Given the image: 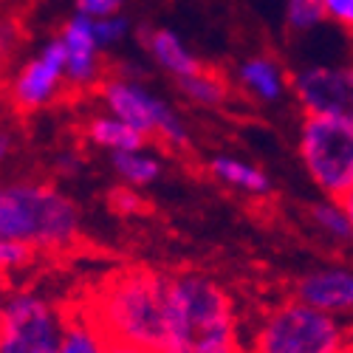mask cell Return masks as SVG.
Segmentation results:
<instances>
[{
    "label": "cell",
    "instance_id": "6da1fadb",
    "mask_svg": "<svg viewBox=\"0 0 353 353\" xmlns=\"http://www.w3.org/2000/svg\"><path fill=\"white\" fill-rule=\"evenodd\" d=\"M170 272L153 266H122L102 274L77 300L91 314L110 342L161 353L167 336Z\"/></svg>",
    "mask_w": 353,
    "mask_h": 353
},
{
    "label": "cell",
    "instance_id": "7a4b0ae2",
    "mask_svg": "<svg viewBox=\"0 0 353 353\" xmlns=\"http://www.w3.org/2000/svg\"><path fill=\"white\" fill-rule=\"evenodd\" d=\"M161 353H249L229 288L203 272H170Z\"/></svg>",
    "mask_w": 353,
    "mask_h": 353
},
{
    "label": "cell",
    "instance_id": "3957f363",
    "mask_svg": "<svg viewBox=\"0 0 353 353\" xmlns=\"http://www.w3.org/2000/svg\"><path fill=\"white\" fill-rule=\"evenodd\" d=\"M79 210L51 184L0 187V238L34 252H60L79 241Z\"/></svg>",
    "mask_w": 353,
    "mask_h": 353
},
{
    "label": "cell",
    "instance_id": "277c9868",
    "mask_svg": "<svg viewBox=\"0 0 353 353\" xmlns=\"http://www.w3.org/2000/svg\"><path fill=\"white\" fill-rule=\"evenodd\" d=\"M249 353H350V331L339 316L288 297L257 316Z\"/></svg>",
    "mask_w": 353,
    "mask_h": 353
},
{
    "label": "cell",
    "instance_id": "5b68a950",
    "mask_svg": "<svg viewBox=\"0 0 353 353\" xmlns=\"http://www.w3.org/2000/svg\"><path fill=\"white\" fill-rule=\"evenodd\" d=\"M68 305L32 285H12L0 319V353H57Z\"/></svg>",
    "mask_w": 353,
    "mask_h": 353
},
{
    "label": "cell",
    "instance_id": "8992f818",
    "mask_svg": "<svg viewBox=\"0 0 353 353\" xmlns=\"http://www.w3.org/2000/svg\"><path fill=\"white\" fill-rule=\"evenodd\" d=\"M300 156L311 181L325 198H342L353 187V122L305 116L300 128Z\"/></svg>",
    "mask_w": 353,
    "mask_h": 353
},
{
    "label": "cell",
    "instance_id": "52a82bcc",
    "mask_svg": "<svg viewBox=\"0 0 353 353\" xmlns=\"http://www.w3.org/2000/svg\"><path fill=\"white\" fill-rule=\"evenodd\" d=\"M99 91L108 110L125 119L128 125H133L147 139L159 136L164 144L175 147V150H190V133L181 125V119L161 99L147 94L141 85L119 77V79H102Z\"/></svg>",
    "mask_w": 353,
    "mask_h": 353
},
{
    "label": "cell",
    "instance_id": "ba28073f",
    "mask_svg": "<svg viewBox=\"0 0 353 353\" xmlns=\"http://www.w3.org/2000/svg\"><path fill=\"white\" fill-rule=\"evenodd\" d=\"M291 91L308 116L353 122V65H311L291 77Z\"/></svg>",
    "mask_w": 353,
    "mask_h": 353
},
{
    "label": "cell",
    "instance_id": "9c48e42d",
    "mask_svg": "<svg viewBox=\"0 0 353 353\" xmlns=\"http://www.w3.org/2000/svg\"><path fill=\"white\" fill-rule=\"evenodd\" d=\"M65 65H68V57H65V46L63 40H51L32 63H28L14 85H12V102L20 110H37L43 105H48L60 88L65 82Z\"/></svg>",
    "mask_w": 353,
    "mask_h": 353
},
{
    "label": "cell",
    "instance_id": "30bf717a",
    "mask_svg": "<svg viewBox=\"0 0 353 353\" xmlns=\"http://www.w3.org/2000/svg\"><path fill=\"white\" fill-rule=\"evenodd\" d=\"M291 297L331 316H353V266H319L300 274Z\"/></svg>",
    "mask_w": 353,
    "mask_h": 353
},
{
    "label": "cell",
    "instance_id": "8fae6325",
    "mask_svg": "<svg viewBox=\"0 0 353 353\" xmlns=\"http://www.w3.org/2000/svg\"><path fill=\"white\" fill-rule=\"evenodd\" d=\"M63 46H65V82L77 88L97 85L102 79V63H99V40L94 32V17L77 14L63 28Z\"/></svg>",
    "mask_w": 353,
    "mask_h": 353
},
{
    "label": "cell",
    "instance_id": "7c38bea8",
    "mask_svg": "<svg viewBox=\"0 0 353 353\" xmlns=\"http://www.w3.org/2000/svg\"><path fill=\"white\" fill-rule=\"evenodd\" d=\"M110 336L99 328V322L88 314L79 303L68 305V319L63 342L57 353H110Z\"/></svg>",
    "mask_w": 353,
    "mask_h": 353
},
{
    "label": "cell",
    "instance_id": "4fadbf2b",
    "mask_svg": "<svg viewBox=\"0 0 353 353\" xmlns=\"http://www.w3.org/2000/svg\"><path fill=\"white\" fill-rule=\"evenodd\" d=\"M147 48H150V54L156 57V63L161 68H167L175 79H184V77L203 71V65L195 60V54H190L187 46L172 32H167V28H153V32H147Z\"/></svg>",
    "mask_w": 353,
    "mask_h": 353
},
{
    "label": "cell",
    "instance_id": "5bb4252c",
    "mask_svg": "<svg viewBox=\"0 0 353 353\" xmlns=\"http://www.w3.org/2000/svg\"><path fill=\"white\" fill-rule=\"evenodd\" d=\"M212 175L218 181L234 187V190H241V192H249V195H269L272 192V181H269V175L241 161V159H229V156H218L212 159L210 164Z\"/></svg>",
    "mask_w": 353,
    "mask_h": 353
},
{
    "label": "cell",
    "instance_id": "9a60e30c",
    "mask_svg": "<svg viewBox=\"0 0 353 353\" xmlns=\"http://www.w3.org/2000/svg\"><path fill=\"white\" fill-rule=\"evenodd\" d=\"M241 82L246 85V91H252L263 102H277L285 94V77L277 68V63L266 60V57H252L241 68Z\"/></svg>",
    "mask_w": 353,
    "mask_h": 353
},
{
    "label": "cell",
    "instance_id": "2e32d148",
    "mask_svg": "<svg viewBox=\"0 0 353 353\" xmlns=\"http://www.w3.org/2000/svg\"><path fill=\"white\" fill-rule=\"evenodd\" d=\"M88 139L99 147H108L110 153L119 150H141L147 136L139 133L133 125H128L119 116H97L88 125Z\"/></svg>",
    "mask_w": 353,
    "mask_h": 353
},
{
    "label": "cell",
    "instance_id": "e0dca14e",
    "mask_svg": "<svg viewBox=\"0 0 353 353\" xmlns=\"http://www.w3.org/2000/svg\"><path fill=\"white\" fill-rule=\"evenodd\" d=\"M311 223L325 234V238L336 241V243H353V226L350 218L342 207V201L336 198H325V201H316L311 207Z\"/></svg>",
    "mask_w": 353,
    "mask_h": 353
},
{
    "label": "cell",
    "instance_id": "ac0fdd59",
    "mask_svg": "<svg viewBox=\"0 0 353 353\" xmlns=\"http://www.w3.org/2000/svg\"><path fill=\"white\" fill-rule=\"evenodd\" d=\"M110 164L133 187L153 184L159 179V172H161L159 159H153L150 153H144V150H119V153H110Z\"/></svg>",
    "mask_w": 353,
    "mask_h": 353
},
{
    "label": "cell",
    "instance_id": "d6986e66",
    "mask_svg": "<svg viewBox=\"0 0 353 353\" xmlns=\"http://www.w3.org/2000/svg\"><path fill=\"white\" fill-rule=\"evenodd\" d=\"M179 85H181V91L190 99H195L201 105H223V99L229 97L226 82L215 71H210V68H203V71H198L192 77L179 79Z\"/></svg>",
    "mask_w": 353,
    "mask_h": 353
},
{
    "label": "cell",
    "instance_id": "ffe728a7",
    "mask_svg": "<svg viewBox=\"0 0 353 353\" xmlns=\"http://www.w3.org/2000/svg\"><path fill=\"white\" fill-rule=\"evenodd\" d=\"M285 14H288V26L297 28V32H308V28L325 20L319 0H285Z\"/></svg>",
    "mask_w": 353,
    "mask_h": 353
},
{
    "label": "cell",
    "instance_id": "44dd1931",
    "mask_svg": "<svg viewBox=\"0 0 353 353\" xmlns=\"http://www.w3.org/2000/svg\"><path fill=\"white\" fill-rule=\"evenodd\" d=\"M34 257H37L34 249L0 238V274H3V277H9L12 272H20L26 266H32Z\"/></svg>",
    "mask_w": 353,
    "mask_h": 353
},
{
    "label": "cell",
    "instance_id": "7402d4cb",
    "mask_svg": "<svg viewBox=\"0 0 353 353\" xmlns=\"http://www.w3.org/2000/svg\"><path fill=\"white\" fill-rule=\"evenodd\" d=\"M94 32H97L99 46L108 48V46L119 43V40L128 34V20H125V17H116V14L99 17V20H94Z\"/></svg>",
    "mask_w": 353,
    "mask_h": 353
},
{
    "label": "cell",
    "instance_id": "603a6c76",
    "mask_svg": "<svg viewBox=\"0 0 353 353\" xmlns=\"http://www.w3.org/2000/svg\"><path fill=\"white\" fill-rule=\"evenodd\" d=\"M110 207L122 215H139V212H144V201L130 187H116L110 192Z\"/></svg>",
    "mask_w": 353,
    "mask_h": 353
},
{
    "label": "cell",
    "instance_id": "cb8c5ba5",
    "mask_svg": "<svg viewBox=\"0 0 353 353\" xmlns=\"http://www.w3.org/2000/svg\"><path fill=\"white\" fill-rule=\"evenodd\" d=\"M319 3H322V12H325L328 20L353 32V0H319Z\"/></svg>",
    "mask_w": 353,
    "mask_h": 353
},
{
    "label": "cell",
    "instance_id": "d4e9b609",
    "mask_svg": "<svg viewBox=\"0 0 353 353\" xmlns=\"http://www.w3.org/2000/svg\"><path fill=\"white\" fill-rule=\"evenodd\" d=\"M77 6H79V14L99 20V17L116 14V9L122 6V0H77Z\"/></svg>",
    "mask_w": 353,
    "mask_h": 353
},
{
    "label": "cell",
    "instance_id": "484cf974",
    "mask_svg": "<svg viewBox=\"0 0 353 353\" xmlns=\"http://www.w3.org/2000/svg\"><path fill=\"white\" fill-rule=\"evenodd\" d=\"M14 46H17V26L3 20L0 23V60H6V57L14 51Z\"/></svg>",
    "mask_w": 353,
    "mask_h": 353
},
{
    "label": "cell",
    "instance_id": "4316f807",
    "mask_svg": "<svg viewBox=\"0 0 353 353\" xmlns=\"http://www.w3.org/2000/svg\"><path fill=\"white\" fill-rule=\"evenodd\" d=\"M9 291H12V283H9V277H3V274H0V319H3V311H6Z\"/></svg>",
    "mask_w": 353,
    "mask_h": 353
},
{
    "label": "cell",
    "instance_id": "83f0119b",
    "mask_svg": "<svg viewBox=\"0 0 353 353\" xmlns=\"http://www.w3.org/2000/svg\"><path fill=\"white\" fill-rule=\"evenodd\" d=\"M110 353H153V350H147V347H136V345L113 342V345H110Z\"/></svg>",
    "mask_w": 353,
    "mask_h": 353
},
{
    "label": "cell",
    "instance_id": "f1b7e54d",
    "mask_svg": "<svg viewBox=\"0 0 353 353\" xmlns=\"http://www.w3.org/2000/svg\"><path fill=\"white\" fill-rule=\"evenodd\" d=\"M12 153V136L6 130H0V161Z\"/></svg>",
    "mask_w": 353,
    "mask_h": 353
},
{
    "label": "cell",
    "instance_id": "f546056e",
    "mask_svg": "<svg viewBox=\"0 0 353 353\" xmlns=\"http://www.w3.org/2000/svg\"><path fill=\"white\" fill-rule=\"evenodd\" d=\"M339 201H342V207H345V212H347V218H350V226H353V187H350Z\"/></svg>",
    "mask_w": 353,
    "mask_h": 353
}]
</instances>
